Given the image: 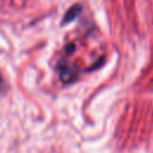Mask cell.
Wrapping results in <instances>:
<instances>
[{"label":"cell","mask_w":153,"mask_h":153,"mask_svg":"<svg viewBox=\"0 0 153 153\" xmlns=\"http://www.w3.org/2000/svg\"><path fill=\"white\" fill-rule=\"evenodd\" d=\"M0 85H1V76H0Z\"/></svg>","instance_id":"3"},{"label":"cell","mask_w":153,"mask_h":153,"mask_svg":"<svg viewBox=\"0 0 153 153\" xmlns=\"http://www.w3.org/2000/svg\"><path fill=\"white\" fill-rule=\"evenodd\" d=\"M81 11V7H80V5H74V6H72L67 12H66V16H65V18H63V20H62V23L63 24H66V23H68V22H71V20H73V19H75L76 18V16L79 14V12Z\"/></svg>","instance_id":"2"},{"label":"cell","mask_w":153,"mask_h":153,"mask_svg":"<svg viewBox=\"0 0 153 153\" xmlns=\"http://www.w3.org/2000/svg\"><path fill=\"white\" fill-rule=\"evenodd\" d=\"M74 69L71 65H67V63H61V67H60V76H61V80L65 81V82H69L74 79Z\"/></svg>","instance_id":"1"}]
</instances>
